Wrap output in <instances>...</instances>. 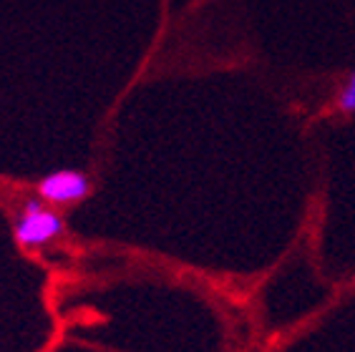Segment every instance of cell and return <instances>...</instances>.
Listing matches in <instances>:
<instances>
[{
	"label": "cell",
	"instance_id": "obj_1",
	"mask_svg": "<svg viewBox=\"0 0 355 352\" xmlns=\"http://www.w3.org/2000/svg\"><path fill=\"white\" fill-rule=\"evenodd\" d=\"M61 217L55 211L46 209L41 197H35L23 204L21 217L13 227V237L26 249H35V247H43V244L53 242L55 237H61Z\"/></svg>",
	"mask_w": 355,
	"mask_h": 352
},
{
	"label": "cell",
	"instance_id": "obj_2",
	"mask_svg": "<svg viewBox=\"0 0 355 352\" xmlns=\"http://www.w3.org/2000/svg\"><path fill=\"white\" fill-rule=\"evenodd\" d=\"M91 182L83 171L73 169H61V171H51L48 176H43L38 182V197L46 204H55V206H63V204H76L81 199L89 197Z\"/></svg>",
	"mask_w": 355,
	"mask_h": 352
},
{
	"label": "cell",
	"instance_id": "obj_3",
	"mask_svg": "<svg viewBox=\"0 0 355 352\" xmlns=\"http://www.w3.org/2000/svg\"><path fill=\"white\" fill-rule=\"evenodd\" d=\"M338 109L343 114H355V71L348 76V81L343 86L340 96H338Z\"/></svg>",
	"mask_w": 355,
	"mask_h": 352
}]
</instances>
